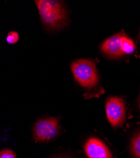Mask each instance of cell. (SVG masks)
<instances>
[{
  "label": "cell",
  "mask_w": 140,
  "mask_h": 158,
  "mask_svg": "<svg viewBox=\"0 0 140 158\" xmlns=\"http://www.w3.org/2000/svg\"><path fill=\"white\" fill-rule=\"evenodd\" d=\"M41 20L45 27L50 30L65 27L69 22L67 11L63 3L55 0H36Z\"/></svg>",
  "instance_id": "1"
},
{
  "label": "cell",
  "mask_w": 140,
  "mask_h": 158,
  "mask_svg": "<svg viewBox=\"0 0 140 158\" xmlns=\"http://www.w3.org/2000/svg\"><path fill=\"white\" fill-rule=\"evenodd\" d=\"M71 70L75 80L87 90H92L98 84V75L93 60L78 59L72 63Z\"/></svg>",
  "instance_id": "2"
},
{
  "label": "cell",
  "mask_w": 140,
  "mask_h": 158,
  "mask_svg": "<svg viewBox=\"0 0 140 158\" xmlns=\"http://www.w3.org/2000/svg\"><path fill=\"white\" fill-rule=\"evenodd\" d=\"M33 139L36 142H49L60 134V126L57 118L48 117L38 120L33 127Z\"/></svg>",
  "instance_id": "3"
},
{
  "label": "cell",
  "mask_w": 140,
  "mask_h": 158,
  "mask_svg": "<svg viewBox=\"0 0 140 158\" xmlns=\"http://www.w3.org/2000/svg\"><path fill=\"white\" fill-rule=\"evenodd\" d=\"M106 110L107 119L113 127H118L123 123L126 117V107L121 98H110L107 101Z\"/></svg>",
  "instance_id": "4"
},
{
  "label": "cell",
  "mask_w": 140,
  "mask_h": 158,
  "mask_svg": "<svg viewBox=\"0 0 140 158\" xmlns=\"http://www.w3.org/2000/svg\"><path fill=\"white\" fill-rule=\"evenodd\" d=\"M126 35L123 33H119L107 39L100 46V49L106 55L117 58L124 55L122 45Z\"/></svg>",
  "instance_id": "5"
},
{
  "label": "cell",
  "mask_w": 140,
  "mask_h": 158,
  "mask_svg": "<svg viewBox=\"0 0 140 158\" xmlns=\"http://www.w3.org/2000/svg\"><path fill=\"white\" fill-rule=\"evenodd\" d=\"M85 151L88 158H112L108 148L97 138H90L86 141Z\"/></svg>",
  "instance_id": "6"
},
{
  "label": "cell",
  "mask_w": 140,
  "mask_h": 158,
  "mask_svg": "<svg viewBox=\"0 0 140 158\" xmlns=\"http://www.w3.org/2000/svg\"><path fill=\"white\" fill-rule=\"evenodd\" d=\"M135 49V45L134 44V42L131 40V39L125 36L123 41V45H122V51L124 54H131L134 51Z\"/></svg>",
  "instance_id": "7"
},
{
  "label": "cell",
  "mask_w": 140,
  "mask_h": 158,
  "mask_svg": "<svg viewBox=\"0 0 140 158\" xmlns=\"http://www.w3.org/2000/svg\"><path fill=\"white\" fill-rule=\"evenodd\" d=\"M131 151L135 158H140V133L133 139Z\"/></svg>",
  "instance_id": "8"
},
{
  "label": "cell",
  "mask_w": 140,
  "mask_h": 158,
  "mask_svg": "<svg viewBox=\"0 0 140 158\" xmlns=\"http://www.w3.org/2000/svg\"><path fill=\"white\" fill-rule=\"evenodd\" d=\"M20 39V35L16 31H10L8 32L6 37V41L10 44H16Z\"/></svg>",
  "instance_id": "9"
},
{
  "label": "cell",
  "mask_w": 140,
  "mask_h": 158,
  "mask_svg": "<svg viewBox=\"0 0 140 158\" xmlns=\"http://www.w3.org/2000/svg\"><path fill=\"white\" fill-rule=\"evenodd\" d=\"M0 158H17V156L11 149L6 148L0 151Z\"/></svg>",
  "instance_id": "10"
},
{
  "label": "cell",
  "mask_w": 140,
  "mask_h": 158,
  "mask_svg": "<svg viewBox=\"0 0 140 158\" xmlns=\"http://www.w3.org/2000/svg\"><path fill=\"white\" fill-rule=\"evenodd\" d=\"M54 158H72V157H66V156H61V157H54Z\"/></svg>",
  "instance_id": "11"
},
{
  "label": "cell",
  "mask_w": 140,
  "mask_h": 158,
  "mask_svg": "<svg viewBox=\"0 0 140 158\" xmlns=\"http://www.w3.org/2000/svg\"><path fill=\"white\" fill-rule=\"evenodd\" d=\"M139 108H140V102H139Z\"/></svg>",
  "instance_id": "12"
}]
</instances>
